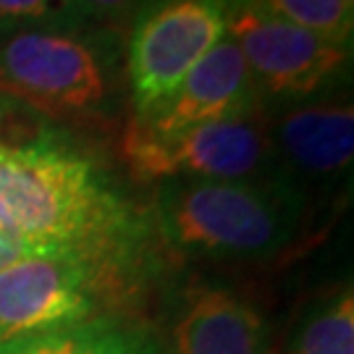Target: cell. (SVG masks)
<instances>
[{"mask_svg": "<svg viewBox=\"0 0 354 354\" xmlns=\"http://www.w3.org/2000/svg\"><path fill=\"white\" fill-rule=\"evenodd\" d=\"M140 218L66 142L0 137V268L21 260L140 263Z\"/></svg>", "mask_w": 354, "mask_h": 354, "instance_id": "cell-1", "label": "cell"}, {"mask_svg": "<svg viewBox=\"0 0 354 354\" xmlns=\"http://www.w3.org/2000/svg\"><path fill=\"white\" fill-rule=\"evenodd\" d=\"M302 192L281 178H168L155 192L163 239L203 257L254 260L281 252L302 223Z\"/></svg>", "mask_w": 354, "mask_h": 354, "instance_id": "cell-2", "label": "cell"}, {"mask_svg": "<svg viewBox=\"0 0 354 354\" xmlns=\"http://www.w3.org/2000/svg\"><path fill=\"white\" fill-rule=\"evenodd\" d=\"M140 263L21 260L0 268V344L95 320L134 291Z\"/></svg>", "mask_w": 354, "mask_h": 354, "instance_id": "cell-3", "label": "cell"}, {"mask_svg": "<svg viewBox=\"0 0 354 354\" xmlns=\"http://www.w3.org/2000/svg\"><path fill=\"white\" fill-rule=\"evenodd\" d=\"M273 142L257 115H241L155 134L140 118L129 121L121 155L140 181L168 178H252L270 160Z\"/></svg>", "mask_w": 354, "mask_h": 354, "instance_id": "cell-4", "label": "cell"}, {"mask_svg": "<svg viewBox=\"0 0 354 354\" xmlns=\"http://www.w3.org/2000/svg\"><path fill=\"white\" fill-rule=\"evenodd\" d=\"M226 0H158L131 26L129 87L137 115L163 102L192 66L226 37Z\"/></svg>", "mask_w": 354, "mask_h": 354, "instance_id": "cell-5", "label": "cell"}, {"mask_svg": "<svg viewBox=\"0 0 354 354\" xmlns=\"http://www.w3.org/2000/svg\"><path fill=\"white\" fill-rule=\"evenodd\" d=\"M0 89L48 113L100 105L105 74L87 42L58 32H21L0 45Z\"/></svg>", "mask_w": 354, "mask_h": 354, "instance_id": "cell-6", "label": "cell"}, {"mask_svg": "<svg viewBox=\"0 0 354 354\" xmlns=\"http://www.w3.org/2000/svg\"><path fill=\"white\" fill-rule=\"evenodd\" d=\"M226 35L244 55L254 87L270 95L317 92L349 61V45L317 37L244 3L228 6Z\"/></svg>", "mask_w": 354, "mask_h": 354, "instance_id": "cell-7", "label": "cell"}, {"mask_svg": "<svg viewBox=\"0 0 354 354\" xmlns=\"http://www.w3.org/2000/svg\"><path fill=\"white\" fill-rule=\"evenodd\" d=\"M257 111V87L236 42L223 37L205 53L163 102L137 115L155 134L241 118Z\"/></svg>", "mask_w": 354, "mask_h": 354, "instance_id": "cell-8", "label": "cell"}, {"mask_svg": "<svg viewBox=\"0 0 354 354\" xmlns=\"http://www.w3.org/2000/svg\"><path fill=\"white\" fill-rule=\"evenodd\" d=\"M174 339L176 354H268L263 317L221 286L192 291Z\"/></svg>", "mask_w": 354, "mask_h": 354, "instance_id": "cell-9", "label": "cell"}, {"mask_svg": "<svg viewBox=\"0 0 354 354\" xmlns=\"http://www.w3.org/2000/svg\"><path fill=\"white\" fill-rule=\"evenodd\" d=\"M276 145L283 158L304 174L330 176L352 165V102H315L286 113L276 127Z\"/></svg>", "mask_w": 354, "mask_h": 354, "instance_id": "cell-10", "label": "cell"}, {"mask_svg": "<svg viewBox=\"0 0 354 354\" xmlns=\"http://www.w3.org/2000/svg\"><path fill=\"white\" fill-rule=\"evenodd\" d=\"M0 354H163V349L147 328L105 315L3 342Z\"/></svg>", "mask_w": 354, "mask_h": 354, "instance_id": "cell-11", "label": "cell"}, {"mask_svg": "<svg viewBox=\"0 0 354 354\" xmlns=\"http://www.w3.org/2000/svg\"><path fill=\"white\" fill-rule=\"evenodd\" d=\"M252 8L330 42H352L354 0H257Z\"/></svg>", "mask_w": 354, "mask_h": 354, "instance_id": "cell-12", "label": "cell"}, {"mask_svg": "<svg viewBox=\"0 0 354 354\" xmlns=\"http://www.w3.org/2000/svg\"><path fill=\"white\" fill-rule=\"evenodd\" d=\"M294 354H354V297L339 294L299 330Z\"/></svg>", "mask_w": 354, "mask_h": 354, "instance_id": "cell-13", "label": "cell"}, {"mask_svg": "<svg viewBox=\"0 0 354 354\" xmlns=\"http://www.w3.org/2000/svg\"><path fill=\"white\" fill-rule=\"evenodd\" d=\"M64 8H71L68 0H0V24L45 21Z\"/></svg>", "mask_w": 354, "mask_h": 354, "instance_id": "cell-14", "label": "cell"}, {"mask_svg": "<svg viewBox=\"0 0 354 354\" xmlns=\"http://www.w3.org/2000/svg\"><path fill=\"white\" fill-rule=\"evenodd\" d=\"M145 0H68V6L92 19H118L134 11Z\"/></svg>", "mask_w": 354, "mask_h": 354, "instance_id": "cell-15", "label": "cell"}, {"mask_svg": "<svg viewBox=\"0 0 354 354\" xmlns=\"http://www.w3.org/2000/svg\"><path fill=\"white\" fill-rule=\"evenodd\" d=\"M6 113V102H3V97H0V115Z\"/></svg>", "mask_w": 354, "mask_h": 354, "instance_id": "cell-16", "label": "cell"}, {"mask_svg": "<svg viewBox=\"0 0 354 354\" xmlns=\"http://www.w3.org/2000/svg\"><path fill=\"white\" fill-rule=\"evenodd\" d=\"M239 3H244V6H252V3H257V0H239Z\"/></svg>", "mask_w": 354, "mask_h": 354, "instance_id": "cell-17", "label": "cell"}]
</instances>
